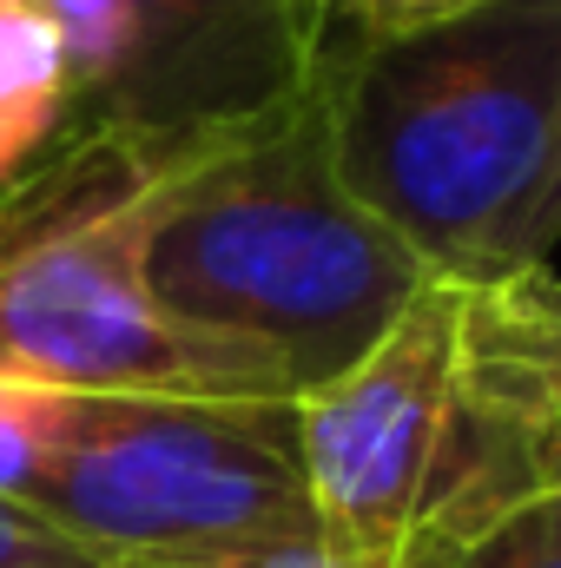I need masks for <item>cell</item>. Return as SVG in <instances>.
<instances>
[{"label": "cell", "instance_id": "obj_1", "mask_svg": "<svg viewBox=\"0 0 561 568\" xmlns=\"http://www.w3.org/2000/svg\"><path fill=\"white\" fill-rule=\"evenodd\" d=\"M140 265L172 317L278 357L297 397L350 371L436 278L337 172L330 60L290 100L145 165Z\"/></svg>", "mask_w": 561, "mask_h": 568}, {"label": "cell", "instance_id": "obj_2", "mask_svg": "<svg viewBox=\"0 0 561 568\" xmlns=\"http://www.w3.org/2000/svg\"><path fill=\"white\" fill-rule=\"evenodd\" d=\"M344 185L436 278L489 284L561 245V0H496L384 47H330Z\"/></svg>", "mask_w": 561, "mask_h": 568}, {"label": "cell", "instance_id": "obj_3", "mask_svg": "<svg viewBox=\"0 0 561 568\" xmlns=\"http://www.w3.org/2000/svg\"><path fill=\"white\" fill-rule=\"evenodd\" d=\"M145 172L40 152L0 199V371L73 397L297 404L278 357L172 317L140 265Z\"/></svg>", "mask_w": 561, "mask_h": 568}, {"label": "cell", "instance_id": "obj_4", "mask_svg": "<svg viewBox=\"0 0 561 568\" xmlns=\"http://www.w3.org/2000/svg\"><path fill=\"white\" fill-rule=\"evenodd\" d=\"M113 562L310 536L297 404L67 397L53 456L20 496Z\"/></svg>", "mask_w": 561, "mask_h": 568}, {"label": "cell", "instance_id": "obj_5", "mask_svg": "<svg viewBox=\"0 0 561 568\" xmlns=\"http://www.w3.org/2000/svg\"><path fill=\"white\" fill-rule=\"evenodd\" d=\"M310 536L344 568H436L489 509L456 397V284L417 304L330 384L297 397Z\"/></svg>", "mask_w": 561, "mask_h": 568}, {"label": "cell", "instance_id": "obj_6", "mask_svg": "<svg viewBox=\"0 0 561 568\" xmlns=\"http://www.w3.org/2000/svg\"><path fill=\"white\" fill-rule=\"evenodd\" d=\"M133 40L113 87L60 120L47 152L152 165L310 87L330 60V0H126Z\"/></svg>", "mask_w": 561, "mask_h": 568}, {"label": "cell", "instance_id": "obj_7", "mask_svg": "<svg viewBox=\"0 0 561 568\" xmlns=\"http://www.w3.org/2000/svg\"><path fill=\"white\" fill-rule=\"evenodd\" d=\"M456 397L482 509L561 489V272L456 284ZM482 516V523H489Z\"/></svg>", "mask_w": 561, "mask_h": 568}, {"label": "cell", "instance_id": "obj_8", "mask_svg": "<svg viewBox=\"0 0 561 568\" xmlns=\"http://www.w3.org/2000/svg\"><path fill=\"white\" fill-rule=\"evenodd\" d=\"M73 100V53L47 0H0V133L20 152H47Z\"/></svg>", "mask_w": 561, "mask_h": 568}, {"label": "cell", "instance_id": "obj_9", "mask_svg": "<svg viewBox=\"0 0 561 568\" xmlns=\"http://www.w3.org/2000/svg\"><path fill=\"white\" fill-rule=\"evenodd\" d=\"M436 568H561V489H536L496 509Z\"/></svg>", "mask_w": 561, "mask_h": 568}, {"label": "cell", "instance_id": "obj_10", "mask_svg": "<svg viewBox=\"0 0 561 568\" xmlns=\"http://www.w3.org/2000/svg\"><path fill=\"white\" fill-rule=\"evenodd\" d=\"M73 390H53L40 377H13L0 371V496H27L40 463L53 456V436L67 417Z\"/></svg>", "mask_w": 561, "mask_h": 568}, {"label": "cell", "instance_id": "obj_11", "mask_svg": "<svg viewBox=\"0 0 561 568\" xmlns=\"http://www.w3.org/2000/svg\"><path fill=\"white\" fill-rule=\"evenodd\" d=\"M496 0H330V47H384L429 27H449L462 13H482Z\"/></svg>", "mask_w": 561, "mask_h": 568}, {"label": "cell", "instance_id": "obj_12", "mask_svg": "<svg viewBox=\"0 0 561 568\" xmlns=\"http://www.w3.org/2000/svg\"><path fill=\"white\" fill-rule=\"evenodd\" d=\"M0 568H120L20 496H0Z\"/></svg>", "mask_w": 561, "mask_h": 568}, {"label": "cell", "instance_id": "obj_13", "mask_svg": "<svg viewBox=\"0 0 561 568\" xmlns=\"http://www.w3.org/2000/svg\"><path fill=\"white\" fill-rule=\"evenodd\" d=\"M120 568H344L317 536L297 542H252V549H205V556H152V562H120Z\"/></svg>", "mask_w": 561, "mask_h": 568}, {"label": "cell", "instance_id": "obj_14", "mask_svg": "<svg viewBox=\"0 0 561 568\" xmlns=\"http://www.w3.org/2000/svg\"><path fill=\"white\" fill-rule=\"evenodd\" d=\"M0 199H7V192H0Z\"/></svg>", "mask_w": 561, "mask_h": 568}]
</instances>
